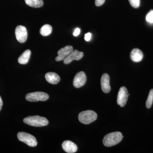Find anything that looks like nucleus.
<instances>
[{"mask_svg":"<svg viewBox=\"0 0 153 153\" xmlns=\"http://www.w3.org/2000/svg\"><path fill=\"white\" fill-rule=\"evenodd\" d=\"M123 138L122 134L117 131L107 134L104 137L102 143L106 147H111L117 145L121 141Z\"/></svg>","mask_w":153,"mask_h":153,"instance_id":"nucleus-1","label":"nucleus"},{"mask_svg":"<svg viewBox=\"0 0 153 153\" xmlns=\"http://www.w3.org/2000/svg\"><path fill=\"white\" fill-rule=\"evenodd\" d=\"M25 123L34 127H43L48 125L49 122L47 118L39 116H33L25 118Z\"/></svg>","mask_w":153,"mask_h":153,"instance_id":"nucleus-2","label":"nucleus"},{"mask_svg":"<svg viewBox=\"0 0 153 153\" xmlns=\"http://www.w3.org/2000/svg\"><path fill=\"white\" fill-rule=\"evenodd\" d=\"M97 114L91 110L82 111L78 115V119L80 123L84 124H89L96 120Z\"/></svg>","mask_w":153,"mask_h":153,"instance_id":"nucleus-3","label":"nucleus"},{"mask_svg":"<svg viewBox=\"0 0 153 153\" xmlns=\"http://www.w3.org/2000/svg\"><path fill=\"white\" fill-rule=\"evenodd\" d=\"M17 137L20 141L25 143L30 147H36L38 144L35 137L27 133L20 132L17 134Z\"/></svg>","mask_w":153,"mask_h":153,"instance_id":"nucleus-4","label":"nucleus"},{"mask_svg":"<svg viewBox=\"0 0 153 153\" xmlns=\"http://www.w3.org/2000/svg\"><path fill=\"white\" fill-rule=\"evenodd\" d=\"M49 98V96L47 94L41 91L29 93L26 96V99L30 102L45 101Z\"/></svg>","mask_w":153,"mask_h":153,"instance_id":"nucleus-5","label":"nucleus"},{"mask_svg":"<svg viewBox=\"0 0 153 153\" xmlns=\"http://www.w3.org/2000/svg\"><path fill=\"white\" fill-rule=\"evenodd\" d=\"M127 89L124 86L120 88L117 97V104L120 105L121 107H123L126 104L128 96Z\"/></svg>","mask_w":153,"mask_h":153,"instance_id":"nucleus-6","label":"nucleus"},{"mask_svg":"<svg viewBox=\"0 0 153 153\" xmlns=\"http://www.w3.org/2000/svg\"><path fill=\"white\" fill-rule=\"evenodd\" d=\"M16 38L17 41L21 43H25L27 38V29L24 26H17L15 31Z\"/></svg>","mask_w":153,"mask_h":153,"instance_id":"nucleus-7","label":"nucleus"},{"mask_svg":"<svg viewBox=\"0 0 153 153\" xmlns=\"http://www.w3.org/2000/svg\"><path fill=\"white\" fill-rule=\"evenodd\" d=\"M83 55H84V54L82 52H79L77 50H73L63 60V63L65 64H68L71 63L73 60H81L83 57Z\"/></svg>","mask_w":153,"mask_h":153,"instance_id":"nucleus-8","label":"nucleus"},{"mask_svg":"<svg viewBox=\"0 0 153 153\" xmlns=\"http://www.w3.org/2000/svg\"><path fill=\"white\" fill-rule=\"evenodd\" d=\"M86 81V76L83 71L78 72L74 77L73 80V85L76 88L82 87Z\"/></svg>","mask_w":153,"mask_h":153,"instance_id":"nucleus-9","label":"nucleus"},{"mask_svg":"<svg viewBox=\"0 0 153 153\" xmlns=\"http://www.w3.org/2000/svg\"><path fill=\"white\" fill-rule=\"evenodd\" d=\"M73 50V47L71 46H67L61 48L57 52L58 56L56 57L55 60L57 61L63 60Z\"/></svg>","mask_w":153,"mask_h":153,"instance_id":"nucleus-10","label":"nucleus"},{"mask_svg":"<svg viewBox=\"0 0 153 153\" xmlns=\"http://www.w3.org/2000/svg\"><path fill=\"white\" fill-rule=\"evenodd\" d=\"M101 89L105 93H108L111 90L110 85V78L109 75L107 74H104L102 76L101 78Z\"/></svg>","mask_w":153,"mask_h":153,"instance_id":"nucleus-11","label":"nucleus"},{"mask_svg":"<svg viewBox=\"0 0 153 153\" xmlns=\"http://www.w3.org/2000/svg\"><path fill=\"white\" fill-rule=\"evenodd\" d=\"M62 147L64 151L68 153H75L77 150L76 145L71 141L66 140L63 142Z\"/></svg>","mask_w":153,"mask_h":153,"instance_id":"nucleus-12","label":"nucleus"},{"mask_svg":"<svg viewBox=\"0 0 153 153\" xmlns=\"http://www.w3.org/2000/svg\"><path fill=\"white\" fill-rule=\"evenodd\" d=\"M131 60L134 62H140L143 58V54L141 50L138 49H134L130 54Z\"/></svg>","mask_w":153,"mask_h":153,"instance_id":"nucleus-13","label":"nucleus"},{"mask_svg":"<svg viewBox=\"0 0 153 153\" xmlns=\"http://www.w3.org/2000/svg\"><path fill=\"white\" fill-rule=\"evenodd\" d=\"M46 80L49 83L57 84L60 81V77L57 73L55 72H48L45 75Z\"/></svg>","mask_w":153,"mask_h":153,"instance_id":"nucleus-14","label":"nucleus"},{"mask_svg":"<svg viewBox=\"0 0 153 153\" xmlns=\"http://www.w3.org/2000/svg\"><path fill=\"white\" fill-rule=\"evenodd\" d=\"M31 52L30 50H26L25 51L18 59V62L21 64H26L29 62L31 55Z\"/></svg>","mask_w":153,"mask_h":153,"instance_id":"nucleus-15","label":"nucleus"},{"mask_svg":"<svg viewBox=\"0 0 153 153\" xmlns=\"http://www.w3.org/2000/svg\"><path fill=\"white\" fill-rule=\"evenodd\" d=\"M25 1L27 5L33 7H41L44 4L43 0H25Z\"/></svg>","mask_w":153,"mask_h":153,"instance_id":"nucleus-16","label":"nucleus"},{"mask_svg":"<svg viewBox=\"0 0 153 153\" xmlns=\"http://www.w3.org/2000/svg\"><path fill=\"white\" fill-rule=\"evenodd\" d=\"M52 27L49 25H45L42 26L40 29V34L42 36H49L52 32Z\"/></svg>","mask_w":153,"mask_h":153,"instance_id":"nucleus-17","label":"nucleus"},{"mask_svg":"<svg viewBox=\"0 0 153 153\" xmlns=\"http://www.w3.org/2000/svg\"><path fill=\"white\" fill-rule=\"evenodd\" d=\"M153 103V89H151L149 93L147 101L146 102V106L147 108H151Z\"/></svg>","mask_w":153,"mask_h":153,"instance_id":"nucleus-18","label":"nucleus"},{"mask_svg":"<svg viewBox=\"0 0 153 153\" xmlns=\"http://www.w3.org/2000/svg\"><path fill=\"white\" fill-rule=\"evenodd\" d=\"M128 1L131 5L134 8H137L140 6V0H128Z\"/></svg>","mask_w":153,"mask_h":153,"instance_id":"nucleus-19","label":"nucleus"},{"mask_svg":"<svg viewBox=\"0 0 153 153\" xmlns=\"http://www.w3.org/2000/svg\"><path fill=\"white\" fill-rule=\"evenodd\" d=\"M146 20L147 22L151 24L153 23V10H151L149 12L146 16Z\"/></svg>","mask_w":153,"mask_h":153,"instance_id":"nucleus-20","label":"nucleus"},{"mask_svg":"<svg viewBox=\"0 0 153 153\" xmlns=\"http://www.w3.org/2000/svg\"><path fill=\"white\" fill-rule=\"evenodd\" d=\"M105 0H95V4L96 6L97 7L101 6L104 4Z\"/></svg>","mask_w":153,"mask_h":153,"instance_id":"nucleus-21","label":"nucleus"},{"mask_svg":"<svg viewBox=\"0 0 153 153\" xmlns=\"http://www.w3.org/2000/svg\"><path fill=\"white\" fill-rule=\"evenodd\" d=\"M91 33H87L85 35V41H90L91 38Z\"/></svg>","mask_w":153,"mask_h":153,"instance_id":"nucleus-22","label":"nucleus"},{"mask_svg":"<svg viewBox=\"0 0 153 153\" xmlns=\"http://www.w3.org/2000/svg\"><path fill=\"white\" fill-rule=\"evenodd\" d=\"M80 30L78 28H76L74 30V33H73V35L74 36H77L79 35L80 33Z\"/></svg>","mask_w":153,"mask_h":153,"instance_id":"nucleus-23","label":"nucleus"},{"mask_svg":"<svg viewBox=\"0 0 153 153\" xmlns=\"http://www.w3.org/2000/svg\"><path fill=\"white\" fill-rule=\"evenodd\" d=\"M3 104V102L1 98V96H0V111H1L2 108Z\"/></svg>","mask_w":153,"mask_h":153,"instance_id":"nucleus-24","label":"nucleus"}]
</instances>
